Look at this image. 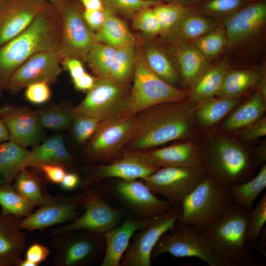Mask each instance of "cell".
Instances as JSON below:
<instances>
[{
  "label": "cell",
  "mask_w": 266,
  "mask_h": 266,
  "mask_svg": "<svg viewBox=\"0 0 266 266\" xmlns=\"http://www.w3.org/2000/svg\"><path fill=\"white\" fill-rule=\"evenodd\" d=\"M63 21L59 7L50 3L23 32L0 47V88L7 90L13 72L33 55L59 49Z\"/></svg>",
  "instance_id": "obj_1"
},
{
  "label": "cell",
  "mask_w": 266,
  "mask_h": 266,
  "mask_svg": "<svg viewBox=\"0 0 266 266\" xmlns=\"http://www.w3.org/2000/svg\"><path fill=\"white\" fill-rule=\"evenodd\" d=\"M187 101L164 103L137 114V129L124 150H147L189 137L193 132V114Z\"/></svg>",
  "instance_id": "obj_2"
},
{
  "label": "cell",
  "mask_w": 266,
  "mask_h": 266,
  "mask_svg": "<svg viewBox=\"0 0 266 266\" xmlns=\"http://www.w3.org/2000/svg\"><path fill=\"white\" fill-rule=\"evenodd\" d=\"M250 210L234 202L201 234L223 266H257L246 239Z\"/></svg>",
  "instance_id": "obj_3"
},
{
  "label": "cell",
  "mask_w": 266,
  "mask_h": 266,
  "mask_svg": "<svg viewBox=\"0 0 266 266\" xmlns=\"http://www.w3.org/2000/svg\"><path fill=\"white\" fill-rule=\"evenodd\" d=\"M229 187L207 177L182 201L176 224L191 226L202 232L233 204Z\"/></svg>",
  "instance_id": "obj_4"
},
{
  "label": "cell",
  "mask_w": 266,
  "mask_h": 266,
  "mask_svg": "<svg viewBox=\"0 0 266 266\" xmlns=\"http://www.w3.org/2000/svg\"><path fill=\"white\" fill-rule=\"evenodd\" d=\"M133 81L128 106L120 117H132L154 105L185 102L191 98L190 93L169 84L153 72L146 64L141 51L137 52Z\"/></svg>",
  "instance_id": "obj_5"
},
{
  "label": "cell",
  "mask_w": 266,
  "mask_h": 266,
  "mask_svg": "<svg viewBox=\"0 0 266 266\" xmlns=\"http://www.w3.org/2000/svg\"><path fill=\"white\" fill-rule=\"evenodd\" d=\"M200 152L201 164L207 177L228 187L254 176L250 153L242 146L224 139L209 150Z\"/></svg>",
  "instance_id": "obj_6"
},
{
  "label": "cell",
  "mask_w": 266,
  "mask_h": 266,
  "mask_svg": "<svg viewBox=\"0 0 266 266\" xmlns=\"http://www.w3.org/2000/svg\"><path fill=\"white\" fill-rule=\"evenodd\" d=\"M55 254L54 266H92L100 264L105 243L103 234L77 229L49 235Z\"/></svg>",
  "instance_id": "obj_7"
},
{
  "label": "cell",
  "mask_w": 266,
  "mask_h": 266,
  "mask_svg": "<svg viewBox=\"0 0 266 266\" xmlns=\"http://www.w3.org/2000/svg\"><path fill=\"white\" fill-rule=\"evenodd\" d=\"M137 127L136 115L101 122L84 149V159L91 164H103L121 158Z\"/></svg>",
  "instance_id": "obj_8"
},
{
  "label": "cell",
  "mask_w": 266,
  "mask_h": 266,
  "mask_svg": "<svg viewBox=\"0 0 266 266\" xmlns=\"http://www.w3.org/2000/svg\"><path fill=\"white\" fill-rule=\"evenodd\" d=\"M82 213L74 221L52 229L49 234L77 229L102 233L119 225L127 212L110 204L98 184L82 190Z\"/></svg>",
  "instance_id": "obj_9"
},
{
  "label": "cell",
  "mask_w": 266,
  "mask_h": 266,
  "mask_svg": "<svg viewBox=\"0 0 266 266\" xmlns=\"http://www.w3.org/2000/svg\"><path fill=\"white\" fill-rule=\"evenodd\" d=\"M112 179L113 182L106 186L97 184L103 194L139 219L150 220L173 206L166 200L158 198L142 180Z\"/></svg>",
  "instance_id": "obj_10"
},
{
  "label": "cell",
  "mask_w": 266,
  "mask_h": 266,
  "mask_svg": "<svg viewBox=\"0 0 266 266\" xmlns=\"http://www.w3.org/2000/svg\"><path fill=\"white\" fill-rule=\"evenodd\" d=\"M131 87L129 84L98 77L85 98L73 107V113L85 114L101 122L120 117L128 106Z\"/></svg>",
  "instance_id": "obj_11"
},
{
  "label": "cell",
  "mask_w": 266,
  "mask_h": 266,
  "mask_svg": "<svg viewBox=\"0 0 266 266\" xmlns=\"http://www.w3.org/2000/svg\"><path fill=\"white\" fill-rule=\"evenodd\" d=\"M222 21L228 39L227 49L231 52L244 51L264 36L266 0L251 1Z\"/></svg>",
  "instance_id": "obj_12"
},
{
  "label": "cell",
  "mask_w": 266,
  "mask_h": 266,
  "mask_svg": "<svg viewBox=\"0 0 266 266\" xmlns=\"http://www.w3.org/2000/svg\"><path fill=\"white\" fill-rule=\"evenodd\" d=\"M207 177L199 165L160 168L142 180L154 194L164 197L173 206H180L185 198Z\"/></svg>",
  "instance_id": "obj_13"
},
{
  "label": "cell",
  "mask_w": 266,
  "mask_h": 266,
  "mask_svg": "<svg viewBox=\"0 0 266 266\" xmlns=\"http://www.w3.org/2000/svg\"><path fill=\"white\" fill-rule=\"evenodd\" d=\"M169 253L179 258L196 257L209 266H223L212 253L200 232L194 228L175 224L164 233L154 247L151 257Z\"/></svg>",
  "instance_id": "obj_14"
},
{
  "label": "cell",
  "mask_w": 266,
  "mask_h": 266,
  "mask_svg": "<svg viewBox=\"0 0 266 266\" xmlns=\"http://www.w3.org/2000/svg\"><path fill=\"white\" fill-rule=\"evenodd\" d=\"M181 212L180 206H173L137 231L122 258L120 266H150L154 247L164 233L174 227Z\"/></svg>",
  "instance_id": "obj_15"
},
{
  "label": "cell",
  "mask_w": 266,
  "mask_h": 266,
  "mask_svg": "<svg viewBox=\"0 0 266 266\" xmlns=\"http://www.w3.org/2000/svg\"><path fill=\"white\" fill-rule=\"evenodd\" d=\"M59 8L63 28L59 53L62 59L85 60L97 42L96 33L87 24L80 7L71 0H67Z\"/></svg>",
  "instance_id": "obj_16"
},
{
  "label": "cell",
  "mask_w": 266,
  "mask_h": 266,
  "mask_svg": "<svg viewBox=\"0 0 266 266\" xmlns=\"http://www.w3.org/2000/svg\"><path fill=\"white\" fill-rule=\"evenodd\" d=\"M82 211L80 192L71 195H50L36 210L21 219L19 228L29 232L44 231L53 226L70 223Z\"/></svg>",
  "instance_id": "obj_17"
},
{
  "label": "cell",
  "mask_w": 266,
  "mask_h": 266,
  "mask_svg": "<svg viewBox=\"0 0 266 266\" xmlns=\"http://www.w3.org/2000/svg\"><path fill=\"white\" fill-rule=\"evenodd\" d=\"M159 168L123 151L119 159L107 164H92L85 168L79 187L82 190L110 179L143 180Z\"/></svg>",
  "instance_id": "obj_18"
},
{
  "label": "cell",
  "mask_w": 266,
  "mask_h": 266,
  "mask_svg": "<svg viewBox=\"0 0 266 266\" xmlns=\"http://www.w3.org/2000/svg\"><path fill=\"white\" fill-rule=\"evenodd\" d=\"M62 60L58 51L41 52L33 55L12 74L7 90L16 94L34 83L54 82L62 72Z\"/></svg>",
  "instance_id": "obj_19"
},
{
  "label": "cell",
  "mask_w": 266,
  "mask_h": 266,
  "mask_svg": "<svg viewBox=\"0 0 266 266\" xmlns=\"http://www.w3.org/2000/svg\"><path fill=\"white\" fill-rule=\"evenodd\" d=\"M0 119L9 133V140L22 147L35 146L42 136L36 111L27 106L5 104L0 107Z\"/></svg>",
  "instance_id": "obj_20"
},
{
  "label": "cell",
  "mask_w": 266,
  "mask_h": 266,
  "mask_svg": "<svg viewBox=\"0 0 266 266\" xmlns=\"http://www.w3.org/2000/svg\"><path fill=\"white\" fill-rule=\"evenodd\" d=\"M50 3L47 0H1L0 47L26 29Z\"/></svg>",
  "instance_id": "obj_21"
},
{
  "label": "cell",
  "mask_w": 266,
  "mask_h": 266,
  "mask_svg": "<svg viewBox=\"0 0 266 266\" xmlns=\"http://www.w3.org/2000/svg\"><path fill=\"white\" fill-rule=\"evenodd\" d=\"M123 151L160 168L193 166L201 164L200 150L190 142L157 149Z\"/></svg>",
  "instance_id": "obj_22"
},
{
  "label": "cell",
  "mask_w": 266,
  "mask_h": 266,
  "mask_svg": "<svg viewBox=\"0 0 266 266\" xmlns=\"http://www.w3.org/2000/svg\"><path fill=\"white\" fill-rule=\"evenodd\" d=\"M149 220L139 219L127 213L122 222L116 227L104 233L105 248L101 266H120L133 234L145 226Z\"/></svg>",
  "instance_id": "obj_23"
},
{
  "label": "cell",
  "mask_w": 266,
  "mask_h": 266,
  "mask_svg": "<svg viewBox=\"0 0 266 266\" xmlns=\"http://www.w3.org/2000/svg\"><path fill=\"white\" fill-rule=\"evenodd\" d=\"M222 21L203 15L192 8L168 32L161 36L168 44L193 43L222 23Z\"/></svg>",
  "instance_id": "obj_24"
},
{
  "label": "cell",
  "mask_w": 266,
  "mask_h": 266,
  "mask_svg": "<svg viewBox=\"0 0 266 266\" xmlns=\"http://www.w3.org/2000/svg\"><path fill=\"white\" fill-rule=\"evenodd\" d=\"M168 50L175 64L180 81L194 85L208 67V61L192 43L169 44Z\"/></svg>",
  "instance_id": "obj_25"
},
{
  "label": "cell",
  "mask_w": 266,
  "mask_h": 266,
  "mask_svg": "<svg viewBox=\"0 0 266 266\" xmlns=\"http://www.w3.org/2000/svg\"><path fill=\"white\" fill-rule=\"evenodd\" d=\"M45 164H59L66 167L68 171H74V159L65 146L61 135H53L29 151L21 162V169Z\"/></svg>",
  "instance_id": "obj_26"
},
{
  "label": "cell",
  "mask_w": 266,
  "mask_h": 266,
  "mask_svg": "<svg viewBox=\"0 0 266 266\" xmlns=\"http://www.w3.org/2000/svg\"><path fill=\"white\" fill-rule=\"evenodd\" d=\"M22 219L0 214V259L5 266H16L26 249V234L19 228Z\"/></svg>",
  "instance_id": "obj_27"
},
{
  "label": "cell",
  "mask_w": 266,
  "mask_h": 266,
  "mask_svg": "<svg viewBox=\"0 0 266 266\" xmlns=\"http://www.w3.org/2000/svg\"><path fill=\"white\" fill-rule=\"evenodd\" d=\"M105 19L101 28L96 33V41L116 48L136 46V37L127 24L114 12L104 6Z\"/></svg>",
  "instance_id": "obj_28"
},
{
  "label": "cell",
  "mask_w": 266,
  "mask_h": 266,
  "mask_svg": "<svg viewBox=\"0 0 266 266\" xmlns=\"http://www.w3.org/2000/svg\"><path fill=\"white\" fill-rule=\"evenodd\" d=\"M142 51L151 70L169 84L178 87L180 81L174 60L168 50L157 43L146 44Z\"/></svg>",
  "instance_id": "obj_29"
},
{
  "label": "cell",
  "mask_w": 266,
  "mask_h": 266,
  "mask_svg": "<svg viewBox=\"0 0 266 266\" xmlns=\"http://www.w3.org/2000/svg\"><path fill=\"white\" fill-rule=\"evenodd\" d=\"M28 167L22 168L14 180L16 190L35 206H39L50 194L46 188L47 181L37 170Z\"/></svg>",
  "instance_id": "obj_30"
},
{
  "label": "cell",
  "mask_w": 266,
  "mask_h": 266,
  "mask_svg": "<svg viewBox=\"0 0 266 266\" xmlns=\"http://www.w3.org/2000/svg\"><path fill=\"white\" fill-rule=\"evenodd\" d=\"M264 78V73L259 69H229L228 68L216 96H241L255 85H259Z\"/></svg>",
  "instance_id": "obj_31"
},
{
  "label": "cell",
  "mask_w": 266,
  "mask_h": 266,
  "mask_svg": "<svg viewBox=\"0 0 266 266\" xmlns=\"http://www.w3.org/2000/svg\"><path fill=\"white\" fill-rule=\"evenodd\" d=\"M265 99L259 91L256 92L226 119L225 129L233 131L244 128L260 120L266 110Z\"/></svg>",
  "instance_id": "obj_32"
},
{
  "label": "cell",
  "mask_w": 266,
  "mask_h": 266,
  "mask_svg": "<svg viewBox=\"0 0 266 266\" xmlns=\"http://www.w3.org/2000/svg\"><path fill=\"white\" fill-rule=\"evenodd\" d=\"M228 68L226 61L208 67L194 84L190 99L199 102L216 96Z\"/></svg>",
  "instance_id": "obj_33"
},
{
  "label": "cell",
  "mask_w": 266,
  "mask_h": 266,
  "mask_svg": "<svg viewBox=\"0 0 266 266\" xmlns=\"http://www.w3.org/2000/svg\"><path fill=\"white\" fill-rule=\"evenodd\" d=\"M240 97H213L199 102L196 110L198 120L205 127L214 125L238 104Z\"/></svg>",
  "instance_id": "obj_34"
},
{
  "label": "cell",
  "mask_w": 266,
  "mask_h": 266,
  "mask_svg": "<svg viewBox=\"0 0 266 266\" xmlns=\"http://www.w3.org/2000/svg\"><path fill=\"white\" fill-rule=\"evenodd\" d=\"M29 151L10 140L0 144V184H12Z\"/></svg>",
  "instance_id": "obj_35"
},
{
  "label": "cell",
  "mask_w": 266,
  "mask_h": 266,
  "mask_svg": "<svg viewBox=\"0 0 266 266\" xmlns=\"http://www.w3.org/2000/svg\"><path fill=\"white\" fill-rule=\"evenodd\" d=\"M266 187V165L265 164L256 176L229 188L233 196V202L250 210L255 201Z\"/></svg>",
  "instance_id": "obj_36"
},
{
  "label": "cell",
  "mask_w": 266,
  "mask_h": 266,
  "mask_svg": "<svg viewBox=\"0 0 266 266\" xmlns=\"http://www.w3.org/2000/svg\"><path fill=\"white\" fill-rule=\"evenodd\" d=\"M136 55L135 46L128 45L117 48L107 78L119 83L129 84L133 80Z\"/></svg>",
  "instance_id": "obj_37"
},
{
  "label": "cell",
  "mask_w": 266,
  "mask_h": 266,
  "mask_svg": "<svg viewBox=\"0 0 266 266\" xmlns=\"http://www.w3.org/2000/svg\"><path fill=\"white\" fill-rule=\"evenodd\" d=\"M0 215H11L21 218L29 215L35 206L9 183L0 184Z\"/></svg>",
  "instance_id": "obj_38"
},
{
  "label": "cell",
  "mask_w": 266,
  "mask_h": 266,
  "mask_svg": "<svg viewBox=\"0 0 266 266\" xmlns=\"http://www.w3.org/2000/svg\"><path fill=\"white\" fill-rule=\"evenodd\" d=\"M73 107L67 104H52L36 110L41 126L53 131L66 129L74 116Z\"/></svg>",
  "instance_id": "obj_39"
},
{
  "label": "cell",
  "mask_w": 266,
  "mask_h": 266,
  "mask_svg": "<svg viewBox=\"0 0 266 266\" xmlns=\"http://www.w3.org/2000/svg\"><path fill=\"white\" fill-rule=\"evenodd\" d=\"M117 48L96 42L86 56L85 60L98 77L107 78L115 58Z\"/></svg>",
  "instance_id": "obj_40"
},
{
  "label": "cell",
  "mask_w": 266,
  "mask_h": 266,
  "mask_svg": "<svg viewBox=\"0 0 266 266\" xmlns=\"http://www.w3.org/2000/svg\"><path fill=\"white\" fill-rule=\"evenodd\" d=\"M209 61L218 55L227 47L226 30L222 23L192 43Z\"/></svg>",
  "instance_id": "obj_41"
},
{
  "label": "cell",
  "mask_w": 266,
  "mask_h": 266,
  "mask_svg": "<svg viewBox=\"0 0 266 266\" xmlns=\"http://www.w3.org/2000/svg\"><path fill=\"white\" fill-rule=\"evenodd\" d=\"M255 0H202L196 8L200 13L223 21Z\"/></svg>",
  "instance_id": "obj_42"
},
{
  "label": "cell",
  "mask_w": 266,
  "mask_h": 266,
  "mask_svg": "<svg viewBox=\"0 0 266 266\" xmlns=\"http://www.w3.org/2000/svg\"><path fill=\"white\" fill-rule=\"evenodd\" d=\"M192 8L177 3L161 2L153 7L161 29V36L171 30Z\"/></svg>",
  "instance_id": "obj_43"
},
{
  "label": "cell",
  "mask_w": 266,
  "mask_h": 266,
  "mask_svg": "<svg viewBox=\"0 0 266 266\" xmlns=\"http://www.w3.org/2000/svg\"><path fill=\"white\" fill-rule=\"evenodd\" d=\"M266 222V194L260 199L254 209L249 211L246 239L249 245H254Z\"/></svg>",
  "instance_id": "obj_44"
},
{
  "label": "cell",
  "mask_w": 266,
  "mask_h": 266,
  "mask_svg": "<svg viewBox=\"0 0 266 266\" xmlns=\"http://www.w3.org/2000/svg\"><path fill=\"white\" fill-rule=\"evenodd\" d=\"M101 121L83 114H75L72 121V131L76 141L83 143L89 140L99 127Z\"/></svg>",
  "instance_id": "obj_45"
},
{
  "label": "cell",
  "mask_w": 266,
  "mask_h": 266,
  "mask_svg": "<svg viewBox=\"0 0 266 266\" xmlns=\"http://www.w3.org/2000/svg\"><path fill=\"white\" fill-rule=\"evenodd\" d=\"M133 29L151 36L160 34L161 29L153 7L142 9L132 16Z\"/></svg>",
  "instance_id": "obj_46"
},
{
  "label": "cell",
  "mask_w": 266,
  "mask_h": 266,
  "mask_svg": "<svg viewBox=\"0 0 266 266\" xmlns=\"http://www.w3.org/2000/svg\"><path fill=\"white\" fill-rule=\"evenodd\" d=\"M105 6L115 13L132 16L137 11L145 8L153 7L161 0H102Z\"/></svg>",
  "instance_id": "obj_47"
},
{
  "label": "cell",
  "mask_w": 266,
  "mask_h": 266,
  "mask_svg": "<svg viewBox=\"0 0 266 266\" xmlns=\"http://www.w3.org/2000/svg\"><path fill=\"white\" fill-rule=\"evenodd\" d=\"M49 84L46 82L34 83L26 87L25 92L26 99L35 104H41L48 101L51 93Z\"/></svg>",
  "instance_id": "obj_48"
},
{
  "label": "cell",
  "mask_w": 266,
  "mask_h": 266,
  "mask_svg": "<svg viewBox=\"0 0 266 266\" xmlns=\"http://www.w3.org/2000/svg\"><path fill=\"white\" fill-rule=\"evenodd\" d=\"M28 167L38 171L47 181L59 185L68 171L63 165L56 164H40Z\"/></svg>",
  "instance_id": "obj_49"
},
{
  "label": "cell",
  "mask_w": 266,
  "mask_h": 266,
  "mask_svg": "<svg viewBox=\"0 0 266 266\" xmlns=\"http://www.w3.org/2000/svg\"><path fill=\"white\" fill-rule=\"evenodd\" d=\"M50 250L46 246L39 243H33L26 248L25 258L38 266L47 259Z\"/></svg>",
  "instance_id": "obj_50"
},
{
  "label": "cell",
  "mask_w": 266,
  "mask_h": 266,
  "mask_svg": "<svg viewBox=\"0 0 266 266\" xmlns=\"http://www.w3.org/2000/svg\"><path fill=\"white\" fill-rule=\"evenodd\" d=\"M244 128L241 133V137L244 140H254L264 136L266 134V119L261 118Z\"/></svg>",
  "instance_id": "obj_51"
},
{
  "label": "cell",
  "mask_w": 266,
  "mask_h": 266,
  "mask_svg": "<svg viewBox=\"0 0 266 266\" xmlns=\"http://www.w3.org/2000/svg\"><path fill=\"white\" fill-rule=\"evenodd\" d=\"M83 16L88 26L95 33L101 28L105 19L104 8L102 10H84Z\"/></svg>",
  "instance_id": "obj_52"
},
{
  "label": "cell",
  "mask_w": 266,
  "mask_h": 266,
  "mask_svg": "<svg viewBox=\"0 0 266 266\" xmlns=\"http://www.w3.org/2000/svg\"><path fill=\"white\" fill-rule=\"evenodd\" d=\"M62 64L64 68L68 71L72 79L81 76L86 72L82 63L78 59L64 58L62 60Z\"/></svg>",
  "instance_id": "obj_53"
},
{
  "label": "cell",
  "mask_w": 266,
  "mask_h": 266,
  "mask_svg": "<svg viewBox=\"0 0 266 266\" xmlns=\"http://www.w3.org/2000/svg\"><path fill=\"white\" fill-rule=\"evenodd\" d=\"M81 179L78 174L75 171H68L59 185L65 191H72L79 187Z\"/></svg>",
  "instance_id": "obj_54"
},
{
  "label": "cell",
  "mask_w": 266,
  "mask_h": 266,
  "mask_svg": "<svg viewBox=\"0 0 266 266\" xmlns=\"http://www.w3.org/2000/svg\"><path fill=\"white\" fill-rule=\"evenodd\" d=\"M96 79V78L86 72L81 76L72 80L76 90L88 92L94 86Z\"/></svg>",
  "instance_id": "obj_55"
},
{
  "label": "cell",
  "mask_w": 266,
  "mask_h": 266,
  "mask_svg": "<svg viewBox=\"0 0 266 266\" xmlns=\"http://www.w3.org/2000/svg\"><path fill=\"white\" fill-rule=\"evenodd\" d=\"M263 256H266V228H264L261 232L258 237L253 246Z\"/></svg>",
  "instance_id": "obj_56"
},
{
  "label": "cell",
  "mask_w": 266,
  "mask_h": 266,
  "mask_svg": "<svg viewBox=\"0 0 266 266\" xmlns=\"http://www.w3.org/2000/svg\"><path fill=\"white\" fill-rule=\"evenodd\" d=\"M85 10H102L104 5L102 0H80Z\"/></svg>",
  "instance_id": "obj_57"
},
{
  "label": "cell",
  "mask_w": 266,
  "mask_h": 266,
  "mask_svg": "<svg viewBox=\"0 0 266 266\" xmlns=\"http://www.w3.org/2000/svg\"><path fill=\"white\" fill-rule=\"evenodd\" d=\"M163 2L177 3L184 6L196 8L202 0H161Z\"/></svg>",
  "instance_id": "obj_58"
},
{
  "label": "cell",
  "mask_w": 266,
  "mask_h": 266,
  "mask_svg": "<svg viewBox=\"0 0 266 266\" xmlns=\"http://www.w3.org/2000/svg\"><path fill=\"white\" fill-rule=\"evenodd\" d=\"M9 135L4 122L0 119V144L9 140Z\"/></svg>",
  "instance_id": "obj_59"
},
{
  "label": "cell",
  "mask_w": 266,
  "mask_h": 266,
  "mask_svg": "<svg viewBox=\"0 0 266 266\" xmlns=\"http://www.w3.org/2000/svg\"><path fill=\"white\" fill-rule=\"evenodd\" d=\"M16 266H36V265L25 258L24 259L21 258L18 261Z\"/></svg>",
  "instance_id": "obj_60"
},
{
  "label": "cell",
  "mask_w": 266,
  "mask_h": 266,
  "mask_svg": "<svg viewBox=\"0 0 266 266\" xmlns=\"http://www.w3.org/2000/svg\"><path fill=\"white\" fill-rule=\"evenodd\" d=\"M47 0L50 3L60 7L67 0Z\"/></svg>",
  "instance_id": "obj_61"
},
{
  "label": "cell",
  "mask_w": 266,
  "mask_h": 266,
  "mask_svg": "<svg viewBox=\"0 0 266 266\" xmlns=\"http://www.w3.org/2000/svg\"><path fill=\"white\" fill-rule=\"evenodd\" d=\"M0 266H5L4 263L0 259Z\"/></svg>",
  "instance_id": "obj_62"
},
{
  "label": "cell",
  "mask_w": 266,
  "mask_h": 266,
  "mask_svg": "<svg viewBox=\"0 0 266 266\" xmlns=\"http://www.w3.org/2000/svg\"><path fill=\"white\" fill-rule=\"evenodd\" d=\"M3 90L0 88V97L2 96Z\"/></svg>",
  "instance_id": "obj_63"
},
{
  "label": "cell",
  "mask_w": 266,
  "mask_h": 266,
  "mask_svg": "<svg viewBox=\"0 0 266 266\" xmlns=\"http://www.w3.org/2000/svg\"><path fill=\"white\" fill-rule=\"evenodd\" d=\"M1 0H0V1Z\"/></svg>",
  "instance_id": "obj_64"
}]
</instances>
